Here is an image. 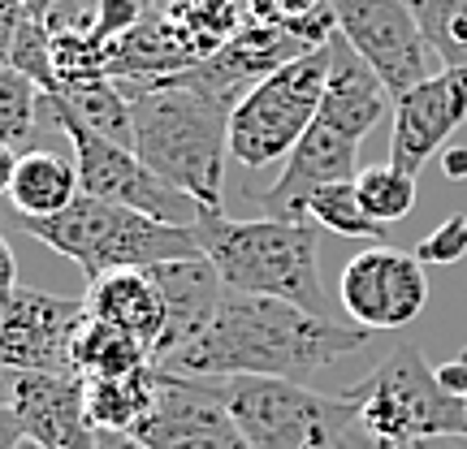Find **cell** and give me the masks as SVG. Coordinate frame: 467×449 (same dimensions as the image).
Returning a JSON list of instances; mask_svg holds the SVG:
<instances>
[{
    "label": "cell",
    "instance_id": "d590c367",
    "mask_svg": "<svg viewBox=\"0 0 467 449\" xmlns=\"http://www.w3.org/2000/svg\"><path fill=\"white\" fill-rule=\"evenodd\" d=\"M14 173H17V148L0 143V195H9V186H14Z\"/></svg>",
    "mask_w": 467,
    "mask_h": 449
},
{
    "label": "cell",
    "instance_id": "4fadbf2b",
    "mask_svg": "<svg viewBox=\"0 0 467 449\" xmlns=\"http://www.w3.org/2000/svg\"><path fill=\"white\" fill-rule=\"evenodd\" d=\"M467 121V66L437 69L424 83L394 96V130H389V160L416 173L446 151L454 130Z\"/></svg>",
    "mask_w": 467,
    "mask_h": 449
},
{
    "label": "cell",
    "instance_id": "83f0119b",
    "mask_svg": "<svg viewBox=\"0 0 467 449\" xmlns=\"http://www.w3.org/2000/svg\"><path fill=\"white\" fill-rule=\"evenodd\" d=\"M416 255H420V264H437V268L463 260L467 255V217H446L433 233H424Z\"/></svg>",
    "mask_w": 467,
    "mask_h": 449
},
{
    "label": "cell",
    "instance_id": "9c48e42d",
    "mask_svg": "<svg viewBox=\"0 0 467 449\" xmlns=\"http://www.w3.org/2000/svg\"><path fill=\"white\" fill-rule=\"evenodd\" d=\"M148 449H251L225 402V381H200L156 367L148 415L134 423Z\"/></svg>",
    "mask_w": 467,
    "mask_h": 449
},
{
    "label": "cell",
    "instance_id": "1f68e13d",
    "mask_svg": "<svg viewBox=\"0 0 467 449\" xmlns=\"http://www.w3.org/2000/svg\"><path fill=\"white\" fill-rule=\"evenodd\" d=\"M437 384H441L454 402H467V346L454 354L451 363L437 367Z\"/></svg>",
    "mask_w": 467,
    "mask_h": 449
},
{
    "label": "cell",
    "instance_id": "f546056e",
    "mask_svg": "<svg viewBox=\"0 0 467 449\" xmlns=\"http://www.w3.org/2000/svg\"><path fill=\"white\" fill-rule=\"evenodd\" d=\"M151 5H156V0H96V22H100V31L109 35V39H121L139 17L148 14Z\"/></svg>",
    "mask_w": 467,
    "mask_h": 449
},
{
    "label": "cell",
    "instance_id": "8fae6325",
    "mask_svg": "<svg viewBox=\"0 0 467 449\" xmlns=\"http://www.w3.org/2000/svg\"><path fill=\"white\" fill-rule=\"evenodd\" d=\"M424 268L429 264H420V255L389 247V242L359 250L342 268V281H337L350 324H359L368 333H394L420 320V311L429 307Z\"/></svg>",
    "mask_w": 467,
    "mask_h": 449
},
{
    "label": "cell",
    "instance_id": "8d00e7d4",
    "mask_svg": "<svg viewBox=\"0 0 467 449\" xmlns=\"http://www.w3.org/2000/svg\"><path fill=\"white\" fill-rule=\"evenodd\" d=\"M96 449H148L134 433H100Z\"/></svg>",
    "mask_w": 467,
    "mask_h": 449
},
{
    "label": "cell",
    "instance_id": "9a60e30c",
    "mask_svg": "<svg viewBox=\"0 0 467 449\" xmlns=\"http://www.w3.org/2000/svg\"><path fill=\"white\" fill-rule=\"evenodd\" d=\"M355 173H359V143H350L342 134L325 130L320 121H312V130L285 156V168L277 173V182L260 190L255 203L265 208V217L303 220V208L320 186L355 182Z\"/></svg>",
    "mask_w": 467,
    "mask_h": 449
},
{
    "label": "cell",
    "instance_id": "d6986e66",
    "mask_svg": "<svg viewBox=\"0 0 467 449\" xmlns=\"http://www.w3.org/2000/svg\"><path fill=\"white\" fill-rule=\"evenodd\" d=\"M39 113H48V121L66 117L78 121L83 130H91L96 138H109L117 148L134 151V113L130 96L121 91L117 78H87V83H66L39 96Z\"/></svg>",
    "mask_w": 467,
    "mask_h": 449
},
{
    "label": "cell",
    "instance_id": "e575fe53",
    "mask_svg": "<svg viewBox=\"0 0 467 449\" xmlns=\"http://www.w3.org/2000/svg\"><path fill=\"white\" fill-rule=\"evenodd\" d=\"M441 173H446L451 182H463V178H467V148L441 151Z\"/></svg>",
    "mask_w": 467,
    "mask_h": 449
},
{
    "label": "cell",
    "instance_id": "ffe728a7",
    "mask_svg": "<svg viewBox=\"0 0 467 449\" xmlns=\"http://www.w3.org/2000/svg\"><path fill=\"white\" fill-rule=\"evenodd\" d=\"M78 165L44 148H31L17 156V173L9 186L14 217H57L78 199Z\"/></svg>",
    "mask_w": 467,
    "mask_h": 449
},
{
    "label": "cell",
    "instance_id": "cb8c5ba5",
    "mask_svg": "<svg viewBox=\"0 0 467 449\" xmlns=\"http://www.w3.org/2000/svg\"><path fill=\"white\" fill-rule=\"evenodd\" d=\"M355 190H359V203L368 208V217L381 220V225H394V220H407L411 208H416V173L399 168L394 160H381V165H368L355 173Z\"/></svg>",
    "mask_w": 467,
    "mask_h": 449
},
{
    "label": "cell",
    "instance_id": "d4e9b609",
    "mask_svg": "<svg viewBox=\"0 0 467 449\" xmlns=\"http://www.w3.org/2000/svg\"><path fill=\"white\" fill-rule=\"evenodd\" d=\"M424 44L441 69L467 66V0H411Z\"/></svg>",
    "mask_w": 467,
    "mask_h": 449
},
{
    "label": "cell",
    "instance_id": "3957f363",
    "mask_svg": "<svg viewBox=\"0 0 467 449\" xmlns=\"http://www.w3.org/2000/svg\"><path fill=\"white\" fill-rule=\"evenodd\" d=\"M195 238H200V255L217 268L230 290L334 316L320 281V242L312 220H234L225 212L203 208L195 220Z\"/></svg>",
    "mask_w": 467,
    "mask_h": 449
},
{
    "label": "cell",
    "instance_id": "7402d4cb",
    "mask_svg": "<svg viewBox=\"0 0 467 449\" xmlns=\"http://www.w3.org/2000/svg\"><path fill=\"white\" fill-rule=\"evenodd\" d=\"M87 415L100 433H134V423L148 415L151 393H156V363L126 372V376H96L83 381Z\"/></svg>",
    "mask_w": 467,
    "mask_h": 449
},
{
    "label": "cell",
    "instance_id": "484cf974",
    "mask_svg": "<svg viewBox=\"0 0 467 449\" xmlns=\"http://www.w3.org/2000/svg\"><path fill=\"white\" fill-rule=\"evenodd\" d=\"M39 87L26 78V74H17L14 66L0 69V143H26L35 134V121H39Z\"/></svg>",
    "mask_w": 467,
    "mask_h": 449
},
{
    "label": "cell",
    "instance_id": "8992f818",
    "mask_svg": "<svg viewBox=\"0 0 467 449\" xmlns=\"http://www.w3.org/2000/svg\"><path fill=\"white\" fill-rule=\"evenodd\" d=\"M329 78V44L273 69L230 113V156L243 168H268L312 130Z\"/></svg>",
    "mask_w": 467,
    "mask_h": 449
},
{
    "label": "cell",
    "instance_id": "e0dca14e",
    "mask_svg": "<svg viewBox=\"0 0 467 449\" xmlns=\"http://www.w3.org/2000/svg\"><path fill=\"white\" fill-rule=\"evenodd\" d=\"M87 316L117 324L121 333L139 337L148 350L161 346L169 324V299L165 285L156 281L151 268H121V272H104L96 281H87Z\"/></svg>",
    "mask_w": 467,
    "mask_h": 449
},
{
    "label": "cell",
    "instance_id": "74e56055",
    "mask_svg": "<svg viewBox=\"0 0 467 449\" xmlns=\"http://www.w3.org/2000/svg\"><path fill=\"white\" fill-rule=\"evenodd\" d=\"M463 411H467V402H463Z\"/></svg>",
    "mask_w": 467,
    "mask_h": 449
},
{
    "label": "cell",
    "instance_id": "ac0fdd59",
    "mask_svg": "<svg viewBox=\"0 0 467 449\" xmlns=\"http://www.w3.org/2000/svg\"><path fill=\"white\" fill-rule=\"evenodd\" d=\"M156 281L165 285V299H169V324L161 346L151 350V363L161 367L165 359H173L178 350L200 337V329L208 320L217 316L221 299L230 285L221 281V272L203 255H186V260H169V264H156Z\"/></svg>",
    "mask_w": 467,
    "mask_h": 449
},
{
    "label": "cell",
    "instance_id": "603a6c76",
    "mask_svg": "<svg viewBox=\"0 0 467 449\" xmlns=\"http://www.w3.org/2000/svg\"><path fill=\"white\" fill-rule=\"evenodd\" d=\"M303 220H312V225L329 233H342V238H355V242H385V225L368 217L355 182L320 186L317 195L307 199V208H303Z\"/></svg>",
    "mask_w": 467,
    "mask_h": 449
},
{
    "label": "cell",
    "instance_id": "277c9868",
    "mask_svg": "<svg viewBox=\"0 0 467 449\" xmlns=\"http://www.w3.org/2000/svg\"><path fill=\"white\" fill-rule=\"evenodd\" d=\"M17 225L57 255L74 260L87 281H96L104 272H121V268H156L169 260L200 255L195 225H169L121 203L91 199V195H78L57 217H17Z\"/></svg>",
    "mask_w": 467,
    "mask_h": 449
},
{
    "label": "cell",
    "instance_id": "7c38bea8",
    "mask_svg": "<svg viewBox=\"0 0 467 449\" xmlns=\"http://www.w3.org/2000/svg\"><path fill=\"white\" fill-rule=\"evenodd\" d=\"M83 320V299H61V294L17 285L9 299H0V376L74 372L69 346Z\"/></svg>",
    "mask_w": 467,
    "mask_h": 449
},
{
    "label": "cell",
    "instance_id": "2e32d148",
    "mask_svg": "<svg viewBox=\"0 0 467 449\" xmlns=\"http://www.w3.org/2000/svg\"><path fill=\"white\" fill-rule=\"evenodd\" d=\"M394 108V91L381 83V74L368 66L359 52L347 44V35H329V78H325V96H320L317 121L325 130L342 134L350 143H364L372 126Z\"/></svg>",
    "mask_w": 467,
    "mask_h": 449
},
{
    "label": "cell",
    "instance_id": "5b68a950",
    "mask_svg": "<svg viewBox=\"0 0 467 449\" xmlns=\"http://www.w3.org/2000/svg\"><path fill=\"white\" fill-rule=\"evenodd\" d=\"M359 406V428L377 441H424V436H467V411L437 384L416 342H399L364 381L347 389Z\"/></svg>",
    "mask_w": 467,
    "mask_h": 449
},
{
    "label": "cell",
    "instance_id": "d6a6232c",
    "mask_svg": "<svg viewBox=\"0 0 467 449\" xmlns=\"http://www.w3.org/2000/svg\"><path fill=\"white\" fill-rule=\"evenodd\" d=\"M0 449H39L31 445L26 436H22V428H17V419L9 415V406L0 402Z\"/></svg>",
    "mask_w": 467,
    "mask_h": 449
},
{
    "label": "cell",
    "instance_id": "4316f807",
    "mask_svg": "<svg viewBox=\"0 0 467 449\" xmlns=\"http://www.w3.org/2000/svg\"><path fill=\"white\" fill-rule=\"evenodd\" d=\"M9 66L17 69V74H26L44 96L48 91H57L61 87V78H57V66H52V31L44 17H31L26 14V22H22V31H17V44H14V61Z\"/></svg>",
    "mask_w": 467,
    "mask_h": 449
},
{
    "label": "cell",
    "instance_id": "52a82bcc",
    "mask_svg": "<svg viewBox=\"0 0 467 449\" xmlns=\"http://www.w3.org/2000/svg\"><path fill=\"white\" fill-rule=\"evenodd\" d=\"M225 402L251 449H337L359 419L350 393H317L273 376H234L225 381Z\"/></svg>",
    "mask_w": 467,
    "mask_h": 449
},
{
    "label": "cell",
    "instance_id": "6da1fadb",
    "mask_svg": "<svg viewBox=\"0 0 467 449\" xmlns=\"http://www.w3.org/2000/svg\"><path fill=\"white\" fill-rule=\"evenodd\" d=\"M368 329L337 324L334 316L303 311L295 302L260 299L243 290H225L217 316L191 337L165 372L200 376V381H234V376H273V381H312L317 372L368 346Z\"/></svg>",
    "mask_w": 467,
    "mask_h": 449
},
{
    "label": "cell",
    "instance_id": "f1b7e54d",
    "mask_svg": "<svg viewBox=\"0 0 467 449\" xmlns=\"http://www.w3.org/2000/svg\"><path fill=\"white\" fill-rule=\"evenodd\" d=\"M337 449H467V436H424V441H377L359 423H350Z\"/></svg>",
    "mask_w": 467,
    "mask_h": 449
},
{
    "label": "cell",
    "instance_id": "4dcf8cb0",
    "mask_svg": "<svg viewBox=\"0 0 467 449\" xmlns=\"http://www.w3.org/2000/svg\"><path fill=\"white\" fill-rule=\"evenodd\" d=\"M22 22H26V5L22 0H0V69H9V61H14Z\"/></svg>",
    "mask_w": 467,
    "mask_h": 449
},
{
    "label": "cell",
    "instance_id": "44dd1931",
    "mask_svg": "<svg viewBox=\"0 0 467 449\" xmlns=\"http://www.w3.org/2000/svg\"><path fill=\"white\" fill-rule=\"evenodd\" d=\"M69 367L83 381L126 376V372H139V367H151V350L139 337L121 333L117 324H104V320L87 316L78 324V333H74V346H69Z\"/></svg>",
    "mask_w": 467,
    "mask_h": 449
},
{
    "label": "cell",
    "instance_id": "5bb4252c",
    "mask_svg": "<svg viewBox=\"0 0 467 449\" xmlns=\"http://www.w3.org/2000/svg\"><path fill=\"white\" fill-rule=\"evenodd\" d=\"M9 415L22 436L39 449H96L100 428L87 415V393L78 372H22L9 376Z\"/></svg>",
    "mask_w": 467,
    "mask_h": 449
},
{
    "label": "cell",
    "instance_id": "836d02e7",
    "mask_svg": "<svg viewBox=\"0 0 467 449\" xmlns=\"http://www.w3.org/2000/svg\"><path fill=\"white\" fill-rule=\"evenodd\" d=\"M26 5V14L31 17H57V14H66V9H78V5H87V0H22Z\"/></svg>",
    "mask_w": 467,
    "mask_h": 449
},
{
    "label": "cell",
    "instance_id": "30bf717a",
    "mask_svg": "<svg viewBox=\"0 0 467 449\" xmlns=\"http://www.w3.org/2000/svg\"><path fill=\"white\" fill-rule=\"evenodd\" d=\"M325 5L334 14L337 35H347V44L381 74V83L394 96L429 78V44L411 0H325Z\"/></svg>",
    "mask_w": 467,
    "mask_h": 449
},
{
    "label": "cell",
    "instance_id": "7a4b0ae2",
    "mask_svg": "<svg viewBox=\"0 0 467 449\" xmlns=\"http://www.w3.org/2000/svg\"><path fill=\"white\" fill-rule=\"evenodd\" d=\"M134 113V151L139 160L161 173L169 186L186 190L200 208L221 212V178L230 156V113L234 100H221L213 91H200L178 78L130 87Z\"/></svg>",
    "mask_w": 467,
    "mask_h": 449
},
{
    "label": "cell",
    "instance_id": "ba28073f",
    "mask_svg": "<svg viewBox=\"0 0 467 449\" xmlns=\"http://www.w3.org/2000/svg\"><path fill=\"white\" fill-rule=\"evenodd\" d=\"M57 130H66V138L74 143V165H78V190L91 195V199L104 203H121V208H134L143 217L169 220V225H195L200 220V203L191 199L186 190L169 186L161 173H151L139 151L117 148L109 138H96L91 130H83L78 121H66L57 117L52 121Z\"/></svg>",
    "mask_w": 467,
    "mask_h": 449
}]
</instances>
